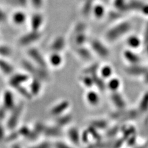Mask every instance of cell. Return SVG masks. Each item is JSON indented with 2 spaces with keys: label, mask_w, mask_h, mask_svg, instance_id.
I'll return each mask as SVG.
<instances>
[{
  "label": "cell",
  "mask_w": 148,
  "mask_h": 148,
  "mask_svg": "<svg viewBox=\"0 0 148 148\" xmlns=\"http://www.w3.org/2000/svg\"><path fill=\"white\" fill-rule=\"evenodd\" d=\"M92 12L94 14V16L97 18H101L105 15L106 9L103 5L101 4H97L94 5Z\"/></svg>",
  "instance_id": "d6a6232c"
},
{
  "label": "cell",
  "mask_w": 148,
  "mask_h": 148,
  "mask_svg": "<svg viewBox=\"0 0 148 148\" xmlns=\"http://www.w3.org/2000/svg\"><path fill=\"white\" fill-rule=\"evenodd\" d=\"M85 100L90 106L95 107L99 104L100 97L96 91L90 89L85 95Z\"/></svg>",
  "instance_id": "ac0fdd59"
},
{
  "label": "cell",
  "mask_w": 148,
  "mask_h": 148,
  "mask_svg": "<svg viewBox=\"0 0 148 148\" xmlns=\"http://www.w3.org/2000/svg\"><path fill=\"white\" fill-rule=\"evenodd\" d=\"M75 52L78 56L83 61H90L92 59L91 51L88 48H86L84 45L77 46Z\"/></svg>",
  "instance_id": "ffe728a7"
},
{
  "label": "cell",
  "mask_w": 148,
  "mask_h": 148,
  "mask_svg": "<svg viewBox=\"0 0 148 148\" xmlns=\"http://www.w3.org/2000/svg\"><path fill=\"white\" fill-rule=\"evenodd\" d=\"M54 125L58 127L63 128L69 125L73 119L72 115L67 112L54 117Z\"/></svg>",
  "instance_id": "2e32d148"
},
{
  "label": "cell",
  "mask_w": 148,
  "mask_h": 148,
  "mask_svg": "<svg viewBox=\"0 0 148 148\" xmlns=\"http://www.w3.org/2000/svg\"><path fill=\"white\" fill-rule=\"evenodd\" d=\"M43 81L36 78H32L30 80L29 89L32 96L34 97L38 96L42 90Z\"/></svg>",
  "instance_id": "5bb4252c"
},
{
  "label": "cell",
  "mask_w": 148,
  "mask_h": 148,
  "mask_svg": "<svg viewBox=\"0 0 148 148\" xmlns=\"http://www.w3.org/2000/svg\"><path fill=\"white\" fill-rule=\"evenodd\" d=\"M93 78L94 81V86H96L100 91H104L106 88V84H105L103 78L99 75V74L97 73L91 75Z\"/></svg>",
  "instance_id": "4dcf8cb0"
},
{
  "label": "cell",
  "mask_w": 148,
  "mask_h": 148,
  "mask_svg": "<svg viewBox=\"0 0 148 148\" xmlns=\"http://www.w3.org/2000/svg\"><path fill=\"white\" fill-rule=\"evenodd\" d=\"M6 136V129L3 125L2 122H0V142L5 140Z\"/></svg>",
  "instance_id": "7dc6e473"
},
{
  "label": "cell",
  "mask_w": 148,
  "mask_h": 148,
  "mask_svg": "<svg viewBox=\"0 0 148 148\" xmlns=\"http://www.w3.org/2000/svg\"><path fill=\"white\" fill-rule=\"evenodd\" d=\"M91 48L92 51L101 58H106L109 56V50L104 43L97 39L91 41Z\"/></svg>",
  "instance_id": "9c48e42d"
},
{
  "label": "cell",
  "mask_w": 148,
  "mask_h": 148,
  "mask_svg": "<svg viewBox=\"0 0 148 148\" xmlns=\"http://www.w3.org/2000/svg\"><path fill=\"white\" fill-rule=\"evenodd\" d=\"M21 138H24L30 141H35L40 136L34 129L27 125H23L17 129Z\"/></svg>",
  "instance_id": "30bf717a"
},
{
  "label": "cell",
  "mask_w": 148,
  "mask_h": 148,
  "mask_svg": "<svg viewBox=\"0 0 148 148\" xmlns=\"http://www.w3.org/2000/svg\"><path fill=\"white\" fill-rule=\"evenodd\" d=\"M14 96L11 90H6L2 96V106L9 112L16 106Z\"/></svg>",
  "instance_id": "8fae6325"
},
{
  "label": "cell",
  "mask_w": 148,
  "mask_h": 148,
  "mask_svg": "<svg viewBox=\"0 0 148 148\" xmlns=\"http://www.w3.org/2000/svg\"><path fill=\"white\" fill-rule=\"evenodd\" d=\"M8 3L12 6L18 8H25L27 6L29 0H7Z\"/></svg>",
  "instance_id": "ab89813d"
},
{
  "label": "cell",
  "mask_w": 148,
  "mask_h": 148,
  "mask_svg": "<svg viewBox=\"0 0 148 148\" xmlns=\"http://www.w3.org/2000/svg\"><path fill=\"white\" fill-rule=\"evenodd\" d=\"M84 3L82 7V12L84 16H88L92 12L94 6V0H83Z\"/></svg>",
  "instance_id": "4316f807"
},
{
  "label": "cell",
  "mask_w": 148,
  "mask_h": 148,
  "mask_svg": "<svg viewBox=\"0 0 148 148\" xmlns=\"http://www.w3.org/2000/svg\"><path fill=\"white\" fill-rule=\"evenodd\" d=\"M124 57L132 64H138L140 62V58L139 56L132 51H125L124 53Z\"/></svg>",
  "instance_id": "f1b7e54d"
},
{
  "label": "cell",
  "mask_w": 148,
  "mask_h": 148,
  "mask_svg": "<svg viewBox=\"0 0 148 148\" xmlns=\"http://www.w3.org/2000/svg\"><path fill=\"white\" fill-rule=\"evenodd\" d=\"M67 136L70 143L74 146H79L81 143V132L76 127H69L67 131Z\"/></svg>",
  "instance_id": "7c38bea8"
},
{
  "label": "cell",
  "mask_w": 148,
  "mask_h": 148,
  "mask_svg": "<svg viewBox=\"0 0 148 148\" xmlns=\"http://www.w3.org/2000/svg\"><path fill=\"white\" fill-rule=\"evenodd\" d=\"M53 146L48 141H43L30 146L29 148H52Z\"/></svg>",
  "instance_id": "ee69618b"
},
{
  "label": "cell",
  "mask_w": 148,
  "mask_h": 148,
  "mask_svg": "<svg viewBox=\"0 0 148 148\" xmlns=\"http://www.w3.org/2000/svg\"><path fill=\"white\" fill-rule=\"evenodd\" d=\"M11 148H22V147H21V145L17 144V143H16L15 142V143H12V145H11Z\"/></svg>",
  "instance_id": "f5cc1de1"
},
{
  "label": "cell",
  "mask_w": 148,
  "mask_h": 148,
  "mask_svg": "<svg viewBox=\"0 0 148 148\" xmlns=\"http://www.w3.org/2000/svg\"><path fill=\"white\" fill-rule=\"evenodd\" d=\"M20 135L18 134L17 129L13 130H11V133L9 135H6L5 138V141L9 143H15L18 139H19Z\"/></svg>",
  "instance_id": "74e56055"
},
{
  "label": "cell",
  "mask_w": 148,
  "mask_h": 148,
  "mask_svg": "<svg viewBox=\"0 0 148 148\" xmlns=\"http://www.w3.org/2000/svg\"><path fill=\"white\" fill-rule=\"evenodd\" d=\"M86 30V25L84 22H80L74 27V34H77L80 33H83V32H85Z\"/></svg>",
  "instance_id": "7bdbcfd3"
},
{
  "label": "cell",
  "mask_w": 148,
  "mask_h": 148,
  "mask_svg": "<svg viewBox=\"0 0 148 148\" xmlns=\"http://www.w3.org/2000/svg\"><path fill=\"white\" fill-rule=\"evenodd\" d=\"M144 41L146 45L148 44V22L146 26V29L145 31V36H144Z\"/></svg>",
  "instance_id": "816d5d0a"
},
{
  "label": "cell",
  "mask_w": 148,
  "mask_h": 148,
  "mask_svg": "<svg viewBox=\"0 0 148 148\" xmlns=\"http://www.w3.org/2000/svg\"><path fill=\"white\" fill-rule=\"evenodd\" d=\"M71 107V103L68 100L64 99L59 101V103L54 104L50 109L49 114L54 117H58L65 113L67 112L68 110Z\"/></svg>",
  "instance_id": "ba28073f"
},
{
  "label": "cell",
  "mask_w": 148,
  "mask_h": 148,
  "mask_svg": "<svg viewBox=\"0 0 148 148\" xmlns=\"http://www.w3.org/2000/svg\"><path fill=\"white\" fill-rule=\"evenodd\" d=\"M12 54V50L6 45H0V57L6 58Z\"/></svg>",
  "instance_id": "60d3db41"
},
{
  "label": "cell",
  "mask_w": 148,
  "mask_h": 148,
  "mask_svg": "<svg viewBox=\"0 0 148 148\" xmlns=\"http://www.w3.org/2000/svg\"><path fill=\"white\" fill-rule=\"evenodd\" d=\"M53 147L54 148H75V146H74L71 143H67L61 140L56 141Z\"/></svg>",
  "instance_id": "b9f144b4"
},
{
  "label": "cell",
  "mask_w": 148,
  "mask_h": 148,
  "mask_svg": "<svg viewBox=\"0 0 148 148\" xmlns=\"http://www.w3.org/2000/svg\"><path fill=\"white\" fill-rule=\"evenodd\" d=\"M27 55L30 61L35 64L42 68L48 69V64L47 60L37 48L35 47L30 48L27 51Z\"/></svg>",
  "instance_id": "5b68a950"
},
{
  "label": "cell",
  "mask_w": 148,
  "mask_h": 148,
  "mask_svg": "<svg viewBox=\"0 0 148 148\" xmlns=\"http://www.w3.org/2000/svg\"><path fill=\"white\" fill-rule=\"evenodd\" d=\"M66 41L63 36H58L53 40L50 45V49L52 52L61 53L65 49Z\"/></svg>",
  "instance_id": "4fadbf2b"
},
{
  "label": "cell",
  "mask_w": 148,
  "mask_h": 148,
  "mask_svg": "<svg viewBox=\"0 0 148 148\" xmlns=\"http://www.w3.org/2000/svg\"><path fill=\"white\" fill-rule=\"evenodd\" d=\"M36 132L40 136L47 138H59L62 135V130L56 125H48L37 122L33 127Z\"/></svg>",
  "instance_id": "7a4b0ae2"
},
{
  "label": "cell",
  "mask_w": 148,
  "mask_h": 148,
  "mask_svg": "<svg viewBox=\"0 0 148 148\" xmlns=\"http://www.w3.org/2000/svg\"><path fill=\"white\" fill-rule=\"evenodd\" d=\"M30 3L35 9H39L43 6L44 0H30Z\"/></svg>",
  "instance_id": "f6af8a7d"
},
{
  "label": "cell",
  "mask_w": 148,
  "mask_h": 148,
  "mask_svg": "<svg viewBox=\"0 0 148 148\" xmlns=\"http://www.w3.org/2000/svg\"><path fill=\"white\" fill-rule=\"evenodd\" d=\"M140 12L144 15L148 16V3H145Z\"/></svg>",
  "instance_id": "f907efd6"
},
{
  "label": "cell",
  "mask_w": 148,
  "mask_h": 148,
  "mask_svg": "<svg viewBox=\"0 0 148 148\" xmlns=\"http://www.w3.org/2000/svg\"><path fill=\"white\" fill-rule=\"evenodd\" d=\"M113 73L112 68L109 65H104V66L99 67L98 73L103 79H109L112 76Z\"/></svg>",
  "instance_id": "cb8c5ba5"
},
{
  "label": "cell",
  "mask_w": 148,
  "mask_h": 148,
  "mask_svg": "<svg viewBox=\"0 0 148 148\" xmlns=\"http://www.w3.org/2000/svg\"><path fill=\"white\" fill-rule=\"evenodd\" d=\"M120 14V12L118 11H111V12H110L109 14V18H110V19H115V18H117L118 17H119Z\"/></svg>",
  "instance_id": "c3c4849f"
},
{
  "label": "cell",
  "mask_w": 148,
  "mask_h": 148,
  "mask_svg": "<svg viewBox=\"0 0 148 148\" xmlns=\"http://www.w3.org/2000/svg\"><path fill=\"white\" fill-rule=\"evenodd\" d=\"M87 40V36L86 35V32H83V33L77 34L75 35V38H74V43L77 46H83L86 43Z\"/></svg>",
  "instance_id": "d590c367"
},
{
  "label": "cell",
  "mask_w": 148,
  "mask_h": 148,
  "mask_svg": "<svg viewBox=\"0 0 148 148\" xmlns=\"http://www.w3.org/2000/svg\"><path fill=\"white\" fill-rule=\"evenodd\" d=\"M90 125L97 129L98 130H105L108 127V123L104 119H94L90 122Z\"/></svg>",
  "instance_id": "83f0119b"
},
{
  "label": "cell",
  "mask_w": 148,
  "mask_h": 148,
  "mask_svg": "<svg viewBox=\"0 0 148 148\" xmlns=\"http://www.w3.org/2000/svg\"><path fill=\"white\" fill-rule=\"evenodd\" d=\"M42 34L40 31H35L31 30L20 37L18 40V43L20 46L25 47L29 46L34 43L38 41L40 38Z\"/></svg>",
  "instance_id": "8992f818"
},
{
  "label": "cell",
  "mask_w": 148,
  "mask_h": 148,
  "mask_svg": "<svg viewBox=\"0 0 148 148\" xmlns=\"http://www.w3.org/2000/svg\"><path fill=\"white\" fill-rule=\"evenodd\" d=\"M14 69L11 63L2 58H0V71L3 74L10 76L14 73Z\"/></svg>",
  "instance_id": "44dd1931"
},
{
  "label": "cell",
  "mask_w": 148,
  "mask_h": 148,
  "mask_svg": "<svg viewBox=\"0 0 148 148\" xmlns=\"http://www.w3.org/2000/svg\"><path fill=\"white\" fill-rule=\"evenodd\" d=\"M120 86V82L117 78H110L106 84V88L112 92H116Z\"/></svg>",
  "instance_id": "1f68e13d"
},
{
  "label": "cell",
  "mask_w": 148,
  "mask_h": 148,
  "mask_svg": "<svg viewBox=\"0 0 148 148\" xmlns=\"http://www.w3.org/2000/svg\"><path fill=\"white\" fill-rule=\"evenodd\" d=\"M24 106L22 103L17 104L16 107L11 110L9 115L6 119V128L9 130H13L17 129L19 123L23 112H24Z\"/></svg>",
  "instance_id": "277c9868"
},
{
  "label": "cell",
  "mask_w": 148,
  "mask_h": 148,
  "mask_svg": "<svg viewBox=\"0 0 148 148\" xmlns=\"http://www.w3.org/2000/svg\"><path fill=\"white\" fill-rule=\"evenodd\" d=\"M126 71L129 75L133 76H140L144 75L148 70L144 66H139L138 64H132V66L127 68Z\"/></svg>",
  "instance_id": "d6986e66"
},
{
  "label": "cell",
  "mask_w": 148,
  "mask_h": 148,
  "mask_svg": "<svg viewBox=\"0 0 148 148\" xmlns=\"http://www.w3.org/2000/svg\"><path fill=\"white\" fill-rule=\"evenodd\" d=\"M139 110L141 112H146L148 110V92L145 93L140 101Z\"/></svg>",
  "instance_id": "f35d334b"
},
{
  "label": "cell",
  "mask_w": 148,
  "mask_h": 148,
  "mask_svg": "<svg viewBox=\"0 0 148 148\" xmlns=\"http://www.w3.org/2000/svg\"><path fill=\"white\" fill-rule=\"evenodd\" d=\"M128 3L130 11H141V9L145 3L141 1H140V0H131V1H128Z\"/></svg>",
  "instance_id": "836d02e7"
},
{
  "label": "cell",
  "mask_w": 148,
  "mask_h": 148,
  "mask_svg": "<svg viewBox=\"0 0 148 148\" xmlns=\"http://www.w3.org/2000/svg\"><path fill=\"white\" fill-rule=\"evenodd\" d=\"M6 15L1 9H0V22H4L6 21Z\"/></svg>",
  "instance_id": "681fc988"
},
{
  "label": "cell",
  "mask_w": 148,
  "mask_h": 148,
  "mask_svg": "<svg viewBox=\"0 0 148 148\" xmlns=\"http://www.w3.org/2000/svg\"><path fill=\"white\" fill-rule=\"evenodd\" d=\"M12 20L16 25H21L26 22L27 15L23 11H17L12 14Z\"/></svg>",
  "instance_id": "603a6c76"
},
{
  "label": "cell",
  "mask_w": 148,
  "mask_h": 148,
  "mask_svg": "<svg viewBox=\"0 0 148 148\" xmlns=\"http://www.w3.org/2000/svg\"><path fill=\"white\" fill-rule=\"evenodd\" d=\"M22 66L26 73L32 78H36L43 82L48 80L49 78V73L46 69L41 67L30 60H23L22 61Z\"/></svg>",
  "instance_id": "6da1fadb"
},
{
  "label": "cell",
  "mask_w": 148,
  "mask_h": 148,
  "mask_svg": "<svg viewBox=\"0 0 148 148\" xmlns=\"http://www.w3.org/2000/svg\"><path fill=\"white\" fill-rule=\"evenodd\" d=\"M14 90L19 94L22 97L24 98L27 100H31L33 98V96H32L30 92L29 91V88H27L24 85L18 86L15 88Z\"/></svg>",
  "instance_id": "f546056e"
},
{
  "label": "cell",
  "mask_w": 148,
  "mask_h": 148,
  "mask_svg": "<svg viewBox=\"0 0 148 148\" xmlns=\"http://www.w3.org/2000/svg\"><path fill=\"white\" fill-rule=\"evenodd\" d=\"M48 66L54 69H57L61 67L64 62L61 53L52 52L47 60Z\"/></svg>",
  "instance_id": "9a60e30c"
},
{
  "label": "cell",
  "mask_w": 148,
  "mask_h": 148,
  "mask_svg": "<svg viewBox=\"0 0 148 148\" xmlns=\"http://www.w3.org/2000/svg\"><path fill=\"white\" fill-rule=\"evenodd\" d=\"M131 29V24L128 22H122L110 29L106 34L107 40L110 42L116 41L126 34Z\"/></svg>",
  "instance_id": "3957f363"
},
{
  "label": "cell",
  "mask_w": 148,
  "mask_h": 148,
  "mask_svg": "<svg viewBox=\"0 0 148 148\" xmlns=\"http://www.w3.org/2000/svg\"><path fill=\"white\" fill-rule=\"evenodd\" d=\"M44 22V17L40 13L36 12L30 18L31 30L40 31Z\"/></svg>",
  "instance_id": "e0dca14e"
},
{
  "label": "cell",
  "mask_w": 148,
  "mask_h": 148,
  "mask_svg": "<svg viewBox=\"0 0 148 148\" xmlns=\"http://www.w3.org/2000/svg\"><path fill=\"white\" fill-rule=\"evenodd\" d=\"M8 111L4 108L3 106L0 107V122H2L3 120H6L8 117Z\"/></svg>",
  "instance_id": "bcb514c9"
},
{
  "label": "cell",
  "mask_w": 148,
  "mask_h": 148,
  "mask_svg": "<svg viewBox=\"0 0 148 148\" xmlns=\"http://www.w3.org/2000/svg\"><path fill=\"white\" fill-rule=\"evenodd\" d=\"M30 80V76L25 72L24 73H13L9 77L8 83L12 88L14 89L18 86L25 85V83Z\"/></svg>",
  "instance_id": "52a82bcc"
},
{
  "label": "cell",
  "mask_w": 148,
  "mask_h": 148,
  "mask_svg": "<svg viewBox=\"0 0 148 148\" xmlns=\"http://www.w3.org/2000/svg\"><path fill=\"white\" fill-rule=\"evenodd\" d=\"M80 81L82 85L87 89H92L94 86L93 78L91 75H86V74H82L80 78Z\"/></svg>",
  "instance_id": "d4e9b609"
},
{
  "label": "cell",
  "mask_w": 148,
  "mask_h": 148,
  "mask_svg": "<svg viewBox=\"0 0 148 148\" xmlns=\"http://www.w3.org/2000/svg\"><path fill=\"white\" fill-rule=\"evenodd\" d=\"M99 66L98 63H94L91 64L90 66H87L83 69L82 71V74H86V75H92L95 73L98 72Z\"/></svg>",
  "instance_id": "e575fe53"
},
{
  "label": "cell",
  "mask_w": 148,
  "mask_h": 148,
  "mask_svg": "<svg viewBox=\"0 0 148 148\" xmlns=\"http://www.w3.org/2000/svg\"><path fill=\"white\" fill-rule=\"evenodd\" d=\"M127 44L132 48H137L141 45V40L136 36H130L127 39Z\"/></svg>",
  "instance_id": "8d00e7d4"
},
{
  "label": "cell",
  "mask_w": 148,
  "mask_h": 148,
  "mask_svg": "<svg viewBox=\"0 0 148 148\" xmlns=\"http://www.w3.org/2000/svg\"><path fill=\"white\" fill-rule=\"evenodd\" d=\"M110 98L113 104L119 109H123L125 106V102L122 96L118 93L117 91L112 92Z\"/></svg>",
  "instance_id": "7402d4cb"
},
{
  "label": "cell",
  "mask_w": 148,
  "mask_h": 148,
  "mask_svg": "<svg viewBox=\"0 0 148 148\" xmlns=\"http://www.w3.org/2000/svg\"><path fill=\"white\" fill-rule=\"evenodd\" d=\"M114 6L120 12L129 11L128 3L126 0H114Z\"/></svg>",
  "instance_id": "484cf974"
},
{
  "label": "cell",
  "mask_w": 148,
  "mask_h": 148,
  "mask_svg": "<svg viewBox=\"0 0 148 148\" xmlns=\"http://www.w3.org/2000/svg\"><path fill=\"white\" fill-rule=\"evenodd\" d=\"M144 75H145V80L146 82L147 83H148V71Z\"/></svg>",
  "instance_id": "db71d44e"
}]
</instances>
